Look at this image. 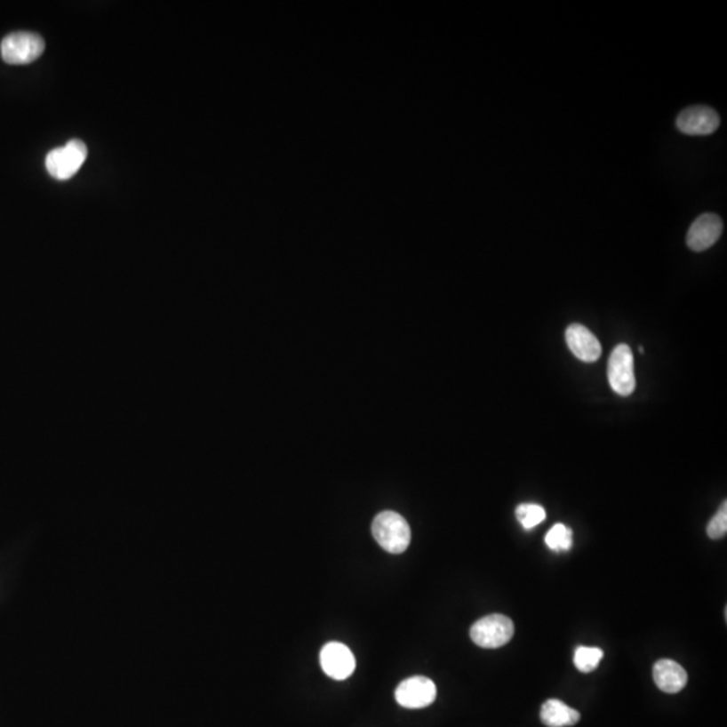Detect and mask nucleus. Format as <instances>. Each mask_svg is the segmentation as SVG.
<instances>
[{
  "mask_svg": "<svg viewBox=\"0 0 727 727\" xmlns=\"http://www.w3.org/2000/svg\"><path fill=\"white\" fill-rule=\"evenodd\" d=\"M44 51V41L41 36L28 31L10 34L0 44V53L4 62L10 65H26L36 61Z\"/></svg>",
  "mask_w": 727,
  "mask_h": 727,
  "instance_id": "7ed1b4c3",
  "label": "nucleus"
},
{
  "mask_svg": "<svg viewBox=\"0 0 727 727\" xmlns=\"http://www.w3.org/2000/svg\"><path fill=\"white\" fill-rule=\"evenodd\" d=\"M719 115L715 109L706 106L689 107L680 112L676 127L680 132L692 136H705L713 133L719 127Z\"/></svg>",
  "mask_w": 727,
  "mask_h": 727,
  "instance_id": "0eeeda50",
  "label": "nucleus"
},
{
  "mask_svg": "<svg viewBox=\"0 0 727 727\" xmlns=\"http://www.w3.org/2000/svg\"><path fill=\"white\" fill-rule=\"evenodd\" d=\"M608 379L611 389L619 396H629L635 391V358L627 345H619L611 352L608 363Z\"/></svg>",
  "mask_w": 727,
  "mask_h": 727,
  "instance_id": "39448f33",
  "label": "nucleus"
},
{
  "mask_svg": "<svg viewBox=\"0 0 727 727\" xmlns=\"http://www.w3.org/2000/svg\"><path fill=\"white\" fill-rule=\"evenodd\" d=\"M566 342L572 355L579 358V360L585 361V363H595L601 357V353H603V348H601L597 337L587 328L578 325V324L567 328Z\"/></svg>",
  "mask_w": 727,
  "mask_h": 727,
  "instance_id": "9d476101",
  "label": "nucleus"
},
{
  "mask_svg": "<svg viewBox=\"0 0 727 727\" xmlns=\"http://www.w3.org/2000/svg\"><path fill=\"white\" fill-rule=\"evenodd\" d=\"M516 517L525 530H532L546 519V511L539 504H520L516 508Z\"/></svg>",
  "mask_w": 727,
  "mask_h": 727,
  "instance_id": "2eb2a0df",
  "label": "nucleus"
},
{
  "mask_svg": "<svg viewBox=\"0 0 727 727\" xmlns=\"http://www.w3.org/2000/svg\"><path fill=\"white\" fill-rule=\"evenodd\" d=\"M653 680L656 686L667 694H676L686 687V669L676 661L661 659L653 667Z\"/></svg>",
  "mask_w": 727,
  "mask_h": 727,
  "instance_id": "9b49d317",
  "label": "nucleus"
},
{
  "mask_svg": "<svg viewBox=\"0 0 727 727\" xmlns=\"http://www.w3.org/2000/svg\"><path fill=\"white\" fill-rule=\"evenodd\" d=\"M395 698L402 707L425 708L435 700L436 686L426 676L408 677L397 686Z\"/></svg>",
  "mask_w": 727,
  "mask_h": 727,
  "instance_id": "423d86ee",
  "label": "nucleus"
},
{
  "mask_svg": "<svg viewBox=\"0 0 727 727\" xmlns=\"http://www.w3.org/2000/svg\"><path fill=\"white\" fill-rule=\"evenodd\" d=\"M88 150L85 143L78 140H69L62 148H54L46 156V170L52 177L67 180L75 177L85 162Z\"/></svg>",
  "mask_w": 727,
  "mask_h": 727,
  "instance_id": "20e7f679",
  "label": "nucleus"
},
{
  "mask_svg": "<svg viewBox=\"0 0 727 727\" xmlns=\"http://www.w3.org/2000/svg\"><path fill=\"white\" fill-rule=\"evenodd\" d=\"M603 658V651L597 647H578L574 653V664L580 672H593Z\"/></svg>",
  "mask_w": 727,
  "mask_h": 727,
  "instance_id": "ddd939ff",
  "label": "nucleus"
},
{
  "mask_svg": "<svg viewBox=\"0 0 727 727\" xmlns=\"http://www.w3.org/2000/svg\"><path fill=\"white\" fill-rule=\"evenodd\" d=\"M723 231V222L716 214L705 213L698 217L687 234V245L695 252L713 247Z\"/></svg>",
  "mask_w": 727,
  "mask_h": 727,
  "instance_id": "1a4fd4ad",
  "label": "nucleus"
},
{
  "mask_svg": "<svg viewBox=\"0 0 727 727\" xmlns=\"http://www.w3.org/2000/svg\"><path fill=\"white\" fill-rule=\"evenodd\" d=\"M727 532V504L723 501L715 516L707 525V535L711 539H722Z\"/></svg>",
  "mask_w": 727,
  "mask_h": 727,
  "instance_id": "dca6fc26",
  "label": "nucleus"
},
{
  "mask_svg": "<svg viewBox=\"0 0 727 727\" xmlns=\"http://www.w3.org/2000/svg\"><path fill=\"white\" fill-rule=\"evenodd\" d=\"M546 544L555 553L569 551L572 547V531L558 523L546 535Z\"/></svg>",
  "mask_w": 727,
  "mask_h": 727,
  "instance_id": "4468645a",
  "label": "nucleus"
},
{
  "mask_svg": "<svg viewBox=\"0 0 727 727\" xmlns=\"http://www.w3.org/2000/svg\"><path fill=\"white\" fill-rule=\"evenodd\" d=\"M372 535L379 546L389 554H402L411 543V530L396 512L379 514L372 523Z\"/></svg>",
  "mask_w": 727,
  "mask_h": 727,
  "instance_id": "f257e3e1",
  "label": "nucleus"
},
{
  "mask_svg": "<svg viewBox=\"0 0 727 727\" xmlns=\"http://www.w3.org/2000/svg\"><path fill=\"white\" fill-rule=\"evenodd\" d=\"M321 667L332 679L345 680L355 672L356 659L342 643H328L320 653Z\"/></svg>",
  "mask_w": 727,
  "mask_h": 727,
  "instance_id": "6e6552de",
  "label": "nucleus"
},
{
  "mask_svg": "<svg viewBox=\"0 0 727 727\" xmlns=\"http://www.w3.org/2000/svg\"><path fill=\"white\" fill-rule=\"evenodd\" d=\"M515 635V625L509 617L504 614H491L478 619L470 627V639L481 648L504 647L511 642Z\"/></svg>",
  "mask_w": 727,
  "mask_h": 727,
  "instance_id": "f03ea898",
  "label": "nucleus"
},
{
  "mask_svg": "<svg viewBox=\"0 0 727 727\" xmlns=\"http://www.w3.org/2000/svg\"><path fill=\"white\" fill-rule=\"evenodd\" d=\"M540 719L548 727H569L579 722L580 714L562 700L548 699L541 706Z\"/></svg>",
  "mask_w": 727,
  "mask_h": 727,
  "instance_id": "f8f14e48",
  "label": "nucleus"
}]
</instances>
